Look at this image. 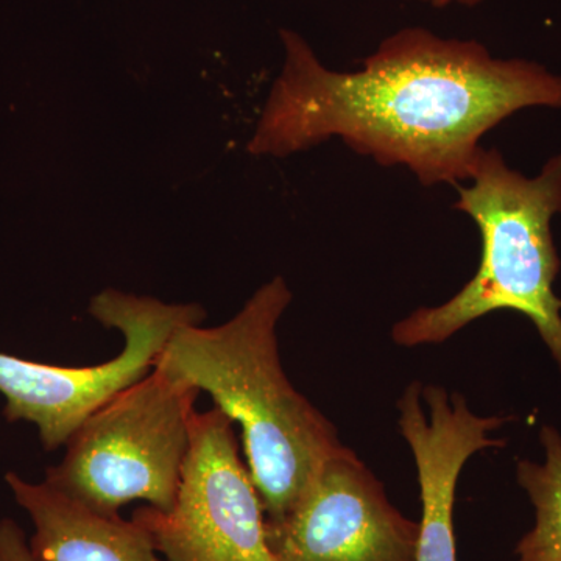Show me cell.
Returning a JSON list of instances; mask_svg holds the SVG:
<instances>
[{
	"label": "cell",
	"instance_id": "cell-6",
	"mask_svg": "<svg viewBox=\"0 0 561 561\" xmlns=\"http://www.w3.org/2000/svg\"><path fill=\"white\" fill-rule=\"evenodd\" d=\"M133 519L165 561H273L264 502L234 423L216 405L192 416L190 453L171 511L146 505Z\"/></svg>",
	"mask_w": 561,
	"mask_h": 561
},
{
	"label": "cell",
	"instance_id": "cell-8",
	"mask_svg": "<svg viewBox=\"0 0 561 561\" xmlns=\"http://www.w3.org/2000/svg\"><path fill=\"white\" fill-rule=\"evenodd\" d=\"M397 408L398 427L419 471L421 522L415 561H457V482L474 454L504 446L491 432L500 430L505 420L476 415L460 393L416 381L405 387Z\"/></svg>",
	"mask_w": 561,
	"mask_h": 561
},
{
	"label": "cell",
	"instance_id": "cell-9",
	"mask_svg": "<svg viewBox=\"0 0 561 561\" xmlns=\"http://www.w3.org/2000/svg\"><path fill=\"white\" fill-rule=\"evenodd\" d=\"M7 485L33 524L36 561H165L149 531L135 519L91 511L47 482L7 472Z\"/></svg>",
	"mask_w": 561,
	"mask_h": 561
},
{
	"label": "cell",
	"instance_id": "cell-7",
	"mask_svg": "<svg viewBox=\"0 0 561 561\" xmlns=\"http://www.w3.org/2000/svg\"><path fill=\"white\" fill-rule=\"evenodd\" d=\"M420 523L402 515L353 449L328 460L294 508L267 522L273 561H415Z\"/></svg>",
	"mask_w": 561,
	"mask_h": 561
},
{
	"label": "cell",
	"instance_id": "cell-10",
	"mask_svg": "<svg viewBox=\"0 0 561 561\" xmlns=\"http://www.w3.org/2000/svg\"><path fill=\"white\" fill-rule=\"evenodd\" d=\"M545 463H518L519 485L535 507V526L516 546V561H561V435L553 427L541 430Z\"/></svg>",
	"mask_w": 561,
	"mask_h": 561
},
{
	"label": "cell",
	"instance_id": "cell-3",
	"mask_svg": "<svg viewBox=\"0 0 561 561\" xmlns=\"http://www.w3.org/2000/svg\"><path fill=\"white\" fill-rule=\"evenodd\" d=\"M470 181L457 186L454 208L481 231V265L451 300L398 321L391 339L405 348L437 345L491 312L515 311L535 324L561 370V300L553 294L560 257L551 230L561 214V153L527 179L500 150L482 149Z\"/></svg>",
	"mask_w": 561,
	"mask_h": 561
},
{
	"label": "cell",
	"instance_id": "cell-5",
	"mask_svg": "<svg viewBox=\"0 0 561 561\" xmlns=\"http://www.w3.org/2000/svg\"><path fill=\"white\" fill-rule=\"evenodd\" d=\"M90 313L103 327L124 335V348L111 360L61 367L0 351L3 413L10 423L33 424L46 451L66 446L88 416L153 370L173 331L184 324H202L206 319L205 309L197 302L168 305L116 289L95 295Z\"/></svg>",
	"mask_w": 561,
	"mask_h": 561
},
{
	"label": "cell",
	"instance_id": "cell-4",
	"mask_svg": "<svg viewBox=\"0 0 561 561\" xmlns=\"http://www.w3.org/2000/svg\"><path fill=\"white\" fill-rule=\"evenodd\" d=\"M198 393L153 367L83 421L44 482L102 515H119L135 501L171 511Z\"/></svg>",
	"mask_w": 561,
	"mask_h": 561
},
{
	"label": "cell",
	"instance_id": "cell-2",
	"mask_svg": "<svg viewBox=\"0 0 561 561\" xmlns=\"http://www.w3.org/2000/svg\"><path fill=\"white\" fill-rule=\"evenodd\" d=\"M290 301L289 286L276 276L227 323L173 331L154 362L208 393L241 426L245 463L271 523L294 508L328 460L348 449L337 427L291 386L280 365L276 330Z\"/></svg>",
	"mask_w": 561,
	"mask_h": 561
},
{
	"label": "cell",
	"instance_id": "cell-11",
	"mask_svg": "<svg viewBox=\"0 0 561 561\" xmlns=\"http://www.w3.org/2000/svg\"><path fill=\"white\" fill-rule=\"evenodd\" d=\"M0 561H36L24 530L10 518L0 519Z\"/></svg>",
	"mask_w": 561,
	"mask_h": 561
},
{
	"label": "cell",
	"instance_id": "cell-12",
	"mask_svg": "<svg viewBox=\"0 0 561 561\" xmlns=\"http://www.w3.org/2000/svg\"><path fill=\"white\" fill-rule=\"evenodd\" d=\"M423 2L431 3V5L434 7H446L451 5V3H460V5H478V3H481L482 0H423Z\"/></svg>",
	"mask_w": 561,
	"mask_h": 561
},
{
	"label": "cell",
	"instance_id": "cell-1",
	"mask_svg": "<svg viewBox=\"0 0 561 561\" xmlns=\"http://www.w3.org/2000/svg\"><path fill=\"white\" fill-rule=\"evenodd\" d=\"M283 69L247 150L286 158L341 138L424 186L470 181L486 131L524 108L561 110V76L494 58L476 41L405 28L354 72L324 68L297 32H279Z\"/></svg>",
	"mask_w": 561,
	"mask_h": 561
}]
</instances>
